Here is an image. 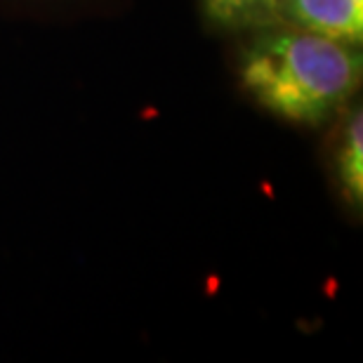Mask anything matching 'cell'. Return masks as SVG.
I'll return each instance as SVG.
<instances>
[{
  "label": "cell",
  "instance_id": "cell-1",
  "mask_svg": "<svg viewBox=\"0 0 363 363\" xmlns=\"http://www.w3.org/2000/svg\"><path fill=\"white\" fill-rule=\"evenodd\" d=\"M243 33L238 83L276 118L318 128L357 97L363 78L361 45L281 21Z\"/></svg>",
  "mask_w": 363,
  "mask_h": 363
},
{
  "label": "cell",
  "instance_id": "cell-2",
  "mask_svg": "<svg viewBox=\"0 0 363 363\" xmlns=\"http://www.w3.org/2000/svg\"><path fill=\"white\" fill-rule=\"evenodd\" d=\"M337 128L330 142V172L340 199L352 213L363 208V106L350 101L337 113Z\"/></svg>",
  "mask_w": 363,
  "mask_h": 363
},
{
  "label": "cell",
  "instance_id": "cell-3",
  "mask_svg": "<svg viewBox=\"0 0 363 363\" xmlns=\"http://www.w3.org/2000/svg\"><path fill=\"white\" fill-rule=\"evenodd\" d=\"M279 21L361 45L363 0H283Z\"/></svg>",
  "mask_w": 363,
  "mask_h": 363
},
{
  "label": "cell",
  "instance_id": "cell-4",
  "mask_svg": "<svg viewBox=\"0 0 363 363\" xmlns=\"http://www.w3.org/2000/svg\"><path fill=\"white\" fill-rule=\"evenodd\" d=\"M283 0H201L206 17L220 28L248 31L279 21Z\"/></svg>",
  "mask_w": 363,
  "mask_h": 363
}]
</instances>
